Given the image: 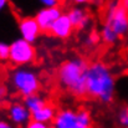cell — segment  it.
I'll list each match as a JSON object with an SVG mask.
<instances>
[{
  "mask_svg": "<svg viewBox=\"0 0 128 128\" xmlns=\"http://www.w3.org/2000/svg\"><path fill=\"white\" fill-rule=\"evenodd\" d=\"M87 97L98 100L103 103L112 102L114 97V77L103 62L88 65L86 75Z\"/></svg>",
  "mask_w": 128,
  "mask_h": 128,
  "instance_id": "cell-1",
  "label": "cell"
},
{
  "mask_svg": "<svg viewBox=\"0 0 128 128\" xmlns=\"http://www.w3.org/2000/svg\"><path fill=\"white\" fill-rule=\"evenodd\" d=\"M88 64L84 58H74L64 62L57 72L60 85L67 92L76 97L87 96L86 91V75Z\"/></svg>",
  "mask_w": 128,
  "mask_h": 128,
  "instance_id": "cell-2",
  "label": "cell"
},
{
  "mask_svg": "<svg viewBox=\"0 0 128 128\" xmlns=\"http://www.w3.org/2000/svg\"><path fill=\"white\" fill-rule=\"evenodd\" d=\"M103 26L112 30L118 38L128 32V10L120 0H107L103 2Z\"/></svg>",
  "mask_w": 128,
  "mask_h": 128,
  "instance_id": "cell-3",
  "label": "cell"
},
{
  "mask_svg": "<svg viewBox=\"0 0 128 128\" xmlns=\"http://www.w3.org/2000/svg\"><path fill=\"white\" fill-rule=\"evenodd\" d=\"M11 82L16 92L24 98L35 94L40 90L39 77L29 70H18L11 76Z\"/></svg>",
  "mask_w": 128,
  "mask_h": 128,
  "instance_id": "cell-4",
  "label": "cell"
},
{
  "mask_svg": "<svg viewBox=\"0 0 128 128\" xmlns=\"http://www.w3.org/2000/svg\"><path fill=\"white\" fill-rule=\"evenodd\" d=\"M36 57V51L31 42L21 39L18 40L10 46V54H9V60L14 65H25L30 64L35 60Z\"/></svg>",
  "mask_w": 128,
  "mask_h": 128,
  "instance_id": "cell-5",
  "label": "cell"
},
{
  "mask_svg": "<svg viewBox=\"0 0 128 128\" xmlns=\"http://www.w3.org/2000/svg\"><path fill=\"white\" fill-rule=\"evenodd\" d=\"M60 15H61V6H51V8H46L41 10L35 18L40 26L41 32H45L48 35L52 24L56 21V19Z\"/></svg>",
  "mask_w": 128,
  "mask_h": 128,
  "instance_id": "cell-6",
  "label": "cell"
},
{
  "mask_svg": "<svg viewBox=\"0 0 128 128\" xmlns=\"http://www.w3.org/2000/svg\"><path fill=\"white\" fill-rule=\"evenodd\" d=\"M74 31V25L68 18V15H60L56 21L52 24L48 35H52L58 39H67Z\"/></svg>",
  "mask_w": 128,
  "mask_h": 128,
  "instance_id": "cell-7",
  "label": "cell"
},
{
  "mask_svg": "<svg viewBox=\"0 0 128 128\" xmlns=\"http://www.w3.org/2000/svg\"><path fill=\"white\" fill-rule=\"evenodd\" d=\"M19 28H20L22 39L29 41V42L35 41L36 38L39 36V34L41 32L40 26H39L36 19H34V18H24V19H21L20 24H19Z\"/></svg>",
  "mask_w": 128,
  "mask_h": 128,
  "instance_id": "cell-8",
  "label": "cell"
},
{
  "mask_svg": "<svg viewBox=\"0 0 128 128\" xmlns=\"http://www.w3.org/2000/svg\"><path fill=\"white\" fill-rule=\"evenodd\" d=\"M9 116L11 121L16 124H25L31 121L30 111L26 106H22L20 103H12L9 107Z\"/></svg>",
  "mask_w": 128,
  "mask_h": 128,
  "instance_id": "cell-9",
  "label": "cell"
},
{
  "mask_svg": "<svg viewBox=\"0 0 128 128\" xmlns=\"http://www.w3.org/2000/svg\"><path fill=\"white\" fill-rule=\"evenodd\" d=\"M76 123H77V113L70 110L57 112L54 118L55 128H75Z\"/></svg>",
  "mask_w": 128,
  "mask_h": 128,
  "instance_id": "cell-10",
  "label": "cell"
},
{
  "mask_svg": "<svg viewBox=\"0 0 128 128\" xmlns=\"http://www.w3.org/2000/svg\"><path fill=\"white\" fill-rule=\"evenodd\" d=\"M55 116H56L55 106L50 102H45L40 108H38L34 112H30V117L32 121H39V122H45V123L54 121Z\"/></svg>",
  "mask_w": 128,
  "mask_h": 128,
  "instance_id": "cell-11",
  "label": "cell"
},
{
  "mask_svg": "<svg viewBox=\"0 0 128 128\" xmlns=\"http://www.w3.org/2000/svg\"><path fill=\"white\" fill-rule=\"evenodd\" d=\"M67 15L74 25V29L76 30H84L90 22V14L87 12V10L72 9Z\"/></svg>",
  "mask_w": 128,
  "mask_h": 128,
  "instance_id": "cell-12",
  "label": "cell"
},
{
  "mask_svg": "<svg viewBox=\"0 0 128 128\" xmlns=\"http://www.w3.org/2000/svg\"><path fill=\"white\" fill-rule=\"evenodd\" d=\"M45 102H46V101H44L42 98H41L40 96H38L36 93L25 97V106L28 107V110H29L30 112H34V111H36L38 108H40Z\"/></svg>",
  "mask_w": 128,
  "mask_h": 128,
  "instance_id": "cell-13",
  "label": "cell"
},
{
  "mask_svg": "<svg viewBox=\"0 0 128 128\" xmlns=\"http://www.w3.org/2000/svg\"><path fill=\"white\" fill-rule=\"evenodd\" d=\"M9 54H10V46L0 42V60H4V61L8 60Z\"/></svg>",
  "mask_w": 128,
  "mask_h": 128,
  "instance_id": "cell-14",
  "label": "cell"
},
{
  "mask_svg": "<svg viewBox=\"0 0 128 128\" xmlns=\"http://www.w3.org/2000/svg\"><path fill=\"white\" fill-rule=\"evenodd\" d=\"M120 122L123 127L128 128V108L122 110V112L120 113Z\"/></svg>",
  "mask_w": 128,
  "mask_h": 128,
  "instance_id": "cell-15",
  "label": "cell"
},
{
  "mask_svg": "<svg viewBox=\"0 0 128 128\" xmlns=\"http://www.w3.org/2000/svg\"><path fill=\"white\" fill-rule=\"evenodd\" d=\"M42 4H45L47 8L51 6H62L64 5V0H40Z\"/></svg>",
  "mask_w": 128,
  "mask_h": 128,
  "instance_id": "cell-16",
  "label": "cell"
},
{
  "mask_svg": "<svg viewBox=\"0 0 128 128\" xmlns=\"http://www.w3.org/2000/svg\"><path fill=\"white\" fill-rule=\"evenodd\" d=\"M26 128H48V127H47V124L45 122H39V121H32L31 120L28 123Z\"/></svg>",
  "mask_w": 128,
  "mask_h": 128,
  "instance_id": "cell-17",
  "label": "cell"
},
{
  "mask_svg": "<svg viewBox=\"0 0 128 128\" xmlns=\"http://www.w3.org/2000/svg\"><path fill=\"white\" fill-rule=\"evenodd\" d=\"M5 96H6V90H5V87L0 86V103L5 100Z\"/></svg>",
  "mask_w": 128,
  "mask_h": 128,
  "instance_id": "cell-18",
  "label": "cell"
},
{
  "mask_svg": "<svg viewBox=\"0 0 128 128\" xmlns=\"http://www.w3.org/2000/svg\"><path fill=\"white\" fill-rule=\"evenodd\" d=\"M0 128H11V126L6 122H0Z\"/></svg>",
  "mask_w": 128,
  "mask_h": 128,
  "instance_id": "cell-19",
  "label": "cell"
},
{
  "mask_svg": "<svg viewBox=\"0 0 128 128\" xmlns=\"http://www.w3.org/2000/svg\"><path fill=\"white\" fill-rule=\"evenodd\" d=\"M120 2H121L122 6H124V8L128 10V0H120Z\"/></svg>",
  "mask_w": 128,
  "mask_h": 128,
  "instance_id": "cell-20",
  "label": "cell"
},
{
  "mask_svg": "<svg viewBox=\"0 0 128 128\" xmlns=\"http://www.w3.org/2000/svg\"><path fill=\"white\" fill-rule=\"evenodd\" d=\"M8 2H9V0H0V10H1Z\"/></svg>",
  "mask_w": 128,
  "mask_h": 128,
  "instance_id": "cell-21",
  "label": "cell"
},
{
  "mask_svg": "<svg viewBox=\"0 0 128 128\" xmlns=\"http://www.w3.org/2000/svg\"><path fill=\"white\" fill-rule=\"evenodd\" d=\"M74 2H77V4H82V2H88L91 0H72Z\"/></svg>",
  "mask_w": 128,
  "mask_h": 128,
  "instance_id": "cell-22",
  "label": "cell"
}]
</instances>
